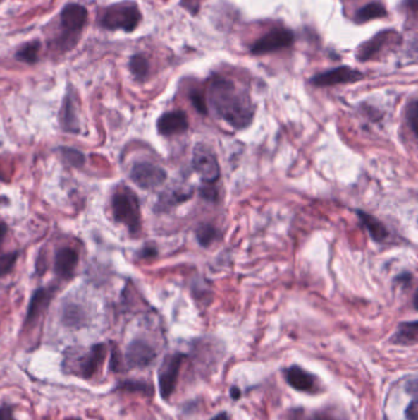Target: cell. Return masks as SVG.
Wrapping results in <instances>:
<instances>
[{"mask_svg": "<svg viewBox=\"0 0 418 420\" xmlns=\"http://www.w3.org/2000/svg\"><path fill=\"white\" fill-rule=\"evenodd\" d=\"M209 101L215 114L235 129H245L253 121L254 106L250 94L223 76L212 78Z\"/></svg>", "mask_w": 418, "mask_h": 420, "instance_id": "1", "label": "cell"}, {"mask_svg": "<svg viewBox=\"0 0 418 420\" xmlns=\"http://www.w3.org/2000/svg\"><path fill=\"white\" fill-rule=\"evenodd\" d=\"M140 21V10L132 1L109 5L99 15V26L111 31L123 30L125 32H132L137 29Z\"/></svg>", "mask_w": 418, "mask_h": 420, "instance_id": "2", "label": "cell"}, {"mask_svg": "<svg viewBox=\"0 0 418 420\" xmlns=\"http://www.w3.org/2000/svg\"><path fill=\"white\" fill-rule=\"evenodd\" d=\"M112 210L116 220L124 224L132 234L140 230V204L130 189H118L113 196Z\"/></svg>", "mask_w": 418, "mask_h": 420, "instance_id": "3", "label": "cell"}, {"mask_svg": "<svg viewBox=\"0 0 418 420\" xmlns=\"http://www.w3.org/2000/svg\"><path fill=\"white\" fill-rule=\"evenodd\" d=\"M89 13L85 6L80 4H68L61 13V26L64 33L58 43V47L71 49L78 42V35L84 29L87 23Z\"/></svg>", "mask_w": 418, "mask_h": 420, "instance_id": "4", "label": "cell"}, {"mask_svg": "<svg viewBox=\"0 0 418 420\" xmlns=\"http://www.w3.org/2000/svg\"><path fill=\"white\" fill-rule=\"evenodd\" d=\"M106 356V345L96 344L91 349L69 361V371L81 378H91L99 371Z\"/></svg>", "mask_w": 418, "mask_h": 420, "instance_id": "5", "label": "cell"}, {"mask_svg": "<svg viewBox=\"0 0 418 420\" xmlns=\"http://www.w3.org/2000/svg\"><path fill=\"white\" fill-rule=\"evenodd\" d=\"M193 169L205 184H214L221 176V170L216 156L210 148H207L204 144H197L194 149Z\"/></svg>", "mask_w": 418, "mask_h": 420, "instance_id": "6", "label": "cell"}, {"mask_svg": "<svg viewBox=\"0 0 418 420\" xmlns=\"http://www.w3.org/2000/svg\"><path fill=\"white\" fill-rule=\"evenodd\" d=\"M184 358L185 355L182 353H174L166 356L164 363L161 365L159 370V386H160L161 397L165 401H168L169 397L173 395Z\"/></svg>", "mask_w": 418, "mask_h": 420, "instance_id": "7", "label": "cell"}, {"mask_svg": "<svg viewBox=\"0 0 418 420\" xmlns=\"http://www.w3.org/2000/svg\"><path fill=\"white\" fill-rule=\"evenodd\" d=\"M133 182L142 189H155L164 184L167 174L160 166L151 162H137L130 172Z\"/></svg>", "mask_w": 418, "mask_h": 420, "instance_id": "8", "label": "cell"}, {"mask_svg": "<svg viewBox=\"0 0 418 420\" xmlns=\"http://www.w3.org/2000/svg\"><path fill=\"white\" fill-rule=\"evenodd\" d=\"M295 40V35L292 31L287 29H273L265 36L259 38L257 42L254 43L250 51L255 56L266 54V53L276 52L282 48L290 47Z\"/></svg>", "mask_w": 418, "mask_h": 420, "instance_id": "9", "label": "cell"}, {"mask_svg": "<svg viewBox=\"0 0 418 420\" xmlns=\"http://www.w3.org/2000/svg\"><path fill=\"white\" fill-rule=\"evenodd\" d=\"M362 79L363 74L361 71L352 69L350 66H338L333 71L316 74L310 79V83L313 85L325 88V86H334L338 84H352Z\"/></svg>", "mask_w": 418, "mask_h": 420, "instance_id": "10", "label": "cell"}, {"mask_svg": "<svg viewBox=\"0 0 418 420\" xmlns=\"http://www.w3.org/2000/svg\"><path fill=\"white\" fill-rule=\"evenodd\" d=\"M156 352L144 340H134L128 347L125 360L129 368H147L155 360Z\"/></svg>", "mask_w": 418, "mask_h": 420, "instance_id": "11", "label": "cell"}, {"mask_svg": "<svg viewBox=\"0 0 418 420\" xmlns=\"http://www.w3.org/2000/svg\"><path fill=\"white\" fill-rule=\"evenodd\" d=\"M188 117L183 111L166 112L157 121V131L161 136H165V137L182 134L188 129Z\"/></svg>", "mask_w": 418, "mask_h": 420, "instance_id": "12", "label": "cell"}, {"mask_svg": "<svg viewBox=\"0 0 418 420\" xmlns=\"http://www.w3.org/2000/svg\"><path fill=\"white\" fill-rule=\"evenodd\" d=\"M285 378L287 383L296 391L312 392L316 385L315 376L297 365L290 366L285 370Z\"/></svg>", "mask_w": 418, "mask_h": 420, "instance_id": "13", "label": "cell"}, {"mask_svg": "<svg viewBox=\"0 0 418 420\" xmlns=\"http://www.w3.org/2000/svg\"><path fill=\"white\" fill-rule=\"evenodd\" d=\"M79 263V255L75 250L64 247L58 251L54 260L56 273L63 279L70 278L75 272L76 265Z\"/></svg>", "mask_w": 418, "mask_h": 420, "instance_id": "14", "label": "cell"}, {"mask_svg": "<svg viewBox=\"0 0 418 420\" xmlns=\"http://www.w3.org/2000/svg\"><path fill=\"white\" fill-rule=\"evenodd\" d=\"M61 128L66 132L78 133L79 132V119H78V112H76L75 100L70 92H68L64 104L61 111Z\"/></svg>", "mask_w": 418, "mask_h": 420, "instance_id": "15", "label": "cell"}, {"mask_svg": "<svg viewBox=\"0 0 418 420\" xmlns=\"http://www.w3.org/2000/svg\"><path fill=\"white\" fill-rule=\"evenodd\" d=\"M51 299H52V293L49 290L38 289L37 292L33 294L30 305H28L26 323H33L36 321L39 315H42V312L47 308Z\"/></svg>", "mask_w": 418, "mask_h": 420, "instance_id": "16", "label": "cell"}, {"mask_svg": "<svg viewBox=\"0 0 418 420\" xmlns=\"http://www.w3.org/2000/svg\"><path fill=\"white\" fill-rule=\"evenodd\" d=\"M357 215L361 222H362L363 227H366L367 232L371 235L373 240L376 241V242H384L389 237L388 229L378 219L362 212V210H358Z\"/></svg>", "mask_w": 418, "mask_h": 420, "instance_id": "17", "label": "cell"}, {"mask_svg": "<svg viewBox=\"0 0 418 420\" xmlns=\"http://www.w3.org/2000/svg\"><path fill=\"white\" fill-rule=\"evenodd\" d=\"M418 340V322H402L395 332L391 342L394 344L414 345Z\"/></svg>", "mask_w": 418, "mask_h": 420, "instance_id": "18", "label": "cell"}, {"mask_svg": "<svg viewBox=\"0 0 418 420\" xmlns=\"http://www.w3.org/2000/svg\"><path fill=\"white\" fill-rule=\"evenodd\" d=\"M391 31H384L376 35V37L371 38V41L363 43L362 46L358 48V61H367L371 56H374L386 44V41L391 40Z\"/></svg>", "mask_w": 418, "mask_h": 420, "instance_id": "19", "label": "cell"}, {"mask_svg": "<svg viewBox=\"0 0 418 420\" xmlns=\"http://www.w3.org/2000/svg\"><path fill=\"white\" fill-rule=\"evenodd\" d=\"M386 15V10L384 5L378 3V1H373L371 4L364 5L363 8L358 10L357 14H356V21L359 24H363L369 20L381 19Z\"/></svg>", "mask_w": 418, "mask_h": 420, "instance_id": "20", "label": "cell"}, {"mask_svg": "<svg viewBox=\"0 0 418 420\" xmlns=\"http://www.w3.org/2000/svg\"><path fill=\"white\" fill-rule=\"evenodd\" d=\"M41 49V43L39 41H31V42L25 43L18 49L15 54L16 59L26 64H35L38 61V54Z\"/></svg>", "mask_w": 418, "mask_h": 420, "instance_id": "21", "label": "cell"}, {"mask_svg": "<svg viewBox=\"0 0 418 420\" xmlns=\"http://www.w3.org/2000/svg\"><path fill=\"white\" fill-rule=\"evenodd\" d=\"M129 71L137 80H145L150 71V64L147 58L144 54H134L129 61Z\"/></svg>", "mask_w": 418, "mask_h": 420, "instance_id": "22", "label": "cell"}, {"mask_svg": "<svg viewBox=\"0 0 418 420\" xmlns=\"http://www.w3.org/2000/svg\"><path fill=\"white\" fill-rule=\"evenodd\" d=\"M290 420H343L340 416L329 411L308 412L303 408L293 409Z\"/></svg>", "mask_w": 418, "mask_h": 420, "instance_id": "23", "label": "cell"}, {"mask_svg": "<svg viewBox=\"0 0 418 420\" xmlns=\"http://www.w3.org/2000/svg\"><path fill=\"white\" fill-rule=\"evenodd\" d=\"M192 196V191H184V189H173L168 193H166L165 196L162 194V197L160 198L159 202V208L161 210L164 209H169L177 205V204L185 202L187 199L190 198Z\"/></svg>", "mask_w": 418, "mask_h": 420, "instance_id": "24", "label": "cell"}, {"mask_svg": "<svg viewBox=\"0 0 418 420\" xmlns=\"http://www.w3.org/2000/svg\"><path fill=\"white\" fill-rule=\"evenodd\" d=\"M195 235H197V241H199L200 245L204 246V247H209L214 242V240H216L217 230L210 224H202V225L197 227Z\"/></svg>", "mask_w": 418, "mask_h": 420, "instance_id": "25", "label": "cell"}, {"mask_svg": "<svg viewBox=\"0 0 418 420\" xmlns=\"http://www.w3.org/2000/svg\"><path fill=\"white\" fill-rule=\"evenodd\" d=\"M61 154L63 160L73 167H80L85 164V156L81 151L73 148H61Z\"/></svg>", "mask_w": 418, "mask_h": 420, "instance_id": "26", "label": "cell"}, {"mask_svg": "<svg viewBox=\"0 0 418 420\" xmlns=\"http://www.w3.org/2000/svg\"><path fill=\"white\" fill-rule=\"evenodd\" d=\"M417 100H412L407 106L406 119H407V124L411 128V132L414 133V137L417 136Z\"/></svg>", "mask_w": 418, "mask_h": 420, "instance_id": "27", "label": "cell"}, {"mask_svg": "<svg viewBox=\"0 0 418 420\" xmlns=\"http://www.w3.org/2000/svg\"><path fill=\"white\" fill-rule=\"evenodd\" d=\"M16 260H18V252L0 256V277H4L13 270Z\"/></svg>", "mask_w": 418, "mask_h": 420, "instance_id": "28", "label": "cell"}, {"mask_svg": "<svg viewBox=\"0 0 418 420\" xmlns=\"http://www.w3.org/2000/svg\"><path fill=\"white\" fill-rule=\"evenodd\" d=\"M119 390L132 392H144V393H152V388L147 383H141V381H123L121 385H118Z\"/></svg>", "mask_w": 418, "mask_h": 420, "instance_id": "29", "label": "cell"}, {"mask_svg": "<svg viewBox=\"0 0 418 420\" xmlns=\"http://www.w3.org/2000/svg\"><path fill=\"white\" fill-rule=\"evenodd\" d=\"M190 100H192V104H193L194 107L202 114H207V104H205V101H204V97H202V94L200 92H197V91H193L192 94H190Z\"/></svg>", "mask_w": 418, "mask_h": 420, "instance_id": "30", "label": "cell"}, {"mask_svg": "<svg viewBox=\"0 0 418 420\" xmlns=\"http://www.w3.org/2000/svg\"><path fill=\"white\" fill-rule=\"evenodd\" d=\"M202 0H180V5L192 15H197L202 6Z\"/></svg>", "mask_w": 418, "mask_h": 420, "instance_id": "31", "label": "cell"}, {"mask_svg": "<svg viewBox=\"0 0 418 420\" xmlns=\"http://www.w3.org/2000/svg\"><path fill=\"white\" fill-rule=\"evenodd\" d=\"M405 416H406V419L407 420H418V406L416 400L411 402L410 406L406 408Z\"/></svg>", "mask_w": 418, "mask_h": 420, "instance_id": "32", "label": "cell"}, {"mask_svg": "<svg viewBox=\"0 0 418 420\" xmlns=\"http://www.w3.org/2000/svg\"><path fill=\"white\" fill-rule=\"evenodd\" d=\"M0 420H15L14 412H13L11 407H0Z\"/></svg>", "mask_w": 418, "mask_h": 420, "instance_id": "33", "label": "cell"}, {"mask_svg": "<svg viewBox=\"0 0 418 420\" xmlns=\"http://www.w3.org/2000/svg\"><path fill=\"white\" fill-rule=\"evenodd\" d=\"M6 232H8V227H6V224H5L4 222H1V220H0V245H1V242H3V240H4Z\"/></svg>", "mask_w": 418, "mask_h": 420, "instance_id": "34", "label": "cell"}, {"mask_svg": "<svg viewBox=\"0 0 418 420\" xmlns=\"http://www.w3.org/2000/svg\"><path fill=\"white\" fill-rule=\"evenodd\" d=\"M156 256L155 248H144L141 257H154Z\"/></svg>", "mask_w": 418, "mask_h": 420, "instance_id": "35", "label": "cell"}, {"mask_svg": "<svg viewBox=\"0 0 418 420\" xmlns=\"http://www.w3.org/2000/svg\"><path fill=\"white\" fill-rule=\"evenodd\" d=\"M211 420H230V416H228V414L226 412H221L216 416H214Z\"/></svg>", "mask_w": 418, "mask_h": 420, "instance_id": "36", "label": "cell"}, {"mask_svg": "<svg viewBox=\"0 0 418 420\" xmlns=\"http://www.w3.org/2000/svg\"><path fill=\"white\" fill-rule=\"evenodd\" d=\"M230 397H232L233 400H238L240 397V390L237 388H230Z\"/></svg>", "mask_w": 418, "mask_h": 420, "instance_id": "37", "label": "cell"}]
</instances>
